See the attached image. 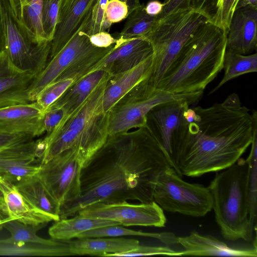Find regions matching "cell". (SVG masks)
<instances>
[{"label":"cell","mask_w":257,"mask_h":257,"mask_svg":"<svg viewBox=\"0 0 257 257\" xmlns=\"http://www.w3.org/2000/svg\"><path fill=\"white\" fill-rule=\"evenodd\" d=\"M149 78L136 86L108 112V137L146 126L148 112L159 104L182 99L195 102L203 93H172L153 86Z\"/></svg>","instance_id":"cell-9"},{"label":"cell","mask_w":257,"mask_h":257,"mask_svg":"<svg viewBox=\"0 0 257 257\" xmlns=\"http://www.w3.org/2000/svg\"><path fill=\"white\" fill-rule=\"evenodd\" d=\"M0 186L5 200L4 213L13 219L26 224H47L53 218L30 203L15 185L0 178Z\"/></svg>","instance_id":"cell-22"},{"label":"cell","mask_w":257,"mask_h":257,"mask_svg":"<svg viewBox=\"0 0 257 257\" xmlns=\"http://www.w3.org/2000/svg\"><path fill=\"white\" fill-rule=\"evenodd\" d=\"M163 8V3L158 0H151L145 6L146 13L152 16H158L162 12Z\"/></svg>","instance_id":"cell-45"},{"label":"cell","mask_w":257,"mask_h":257,"mask_svg":"<svg viewBox=\"0 0 257 257\" xmlns=\"http://www.w3.org/2000/svg\"><path fill=\"white\" fill-rule=\"evenodd\" d=\"M61 0H43L41 23L45 38L51 42L55 33Z\"/></svg>","instance_id":"cell-36"},{"label":"cell","mask_w":257,"mask_h":257,"mask_svg":"<svg viewBox=\"0 0 257 257\" xmlns=\"http://www.w3.org/2000/svg\"><path fill=\"white\" fill-rule=\"evenodd\" d=\"M191 100L182 99L159 104L147 116V125L164 150L171 167L176 171L173 159V136L185 121L184 113Z\"/></svg>","instance_id":"cell-13"},{"label":"cell","mask_w":257,"mask_h":257,"mask_svg":"<svg viewBox=\"0 0 257 257\" xmlns=\"http://www.w3.org/2000/svg\"><path fill=\"white\" fill-rule=\"evenodd\" d=\"M207 21L204 16L191 9L158 19L146 38L153 53V67L149 78L151 85L156 87L184 45Z\"/></svg>","instance_id":"cell-7"},{"label":"cell","mask_w":257,"mask_h":257,"mask_svg":"<svg viewBox=\"0 0 257 257\" xmlns=\"http://www.w3.org/2000/svg\"><path fill=\"white\" fill-rule=\"evenodd\" d=\"M108 78L78 109L64 117L51 134L41 139V164L66 150L75 149L80 152L85 165L105 143L108 137V112L103 110L102 98Z\"/></svg>","instance_id":"cell-4"},{"label":"cell","mask_w":257,"mask_h":257,"mask_svg":"<svg viewBox=\"0 0 257 257\" xmlns=\"http://www.w3.org/2000/svg\"><path fill=\"white\" fill-rule=\"evenodd\" d=\"M172 167L159 175L153 193L154 201L171 213L200 217L212 209L213 199L208 187L182 180Z\"/></svg>","instance_id":"cell-10"},{"label":"cell","mask_w":257,"mask_h":257,"mask_svg":"<svg viewBox=\"0 0 257 257\" xmlns=\"http://www.w3.org/2000/svg\"><path fill=\"white\" fill-rule=\"evenodd\" d=\"M174 133L176 171L181 178L222 171L234 164L250 145L253 123L245 106L223 102L188 108Z\"/></svg>","instance_id":"cell-2"},{"label":"cell","mask_w":257,"mask_h":257,"mask_svg":"<svg viewBox=\"0 0 257 257\" xmlns=\"http://www.w3.org/2000/svg\"><path fill=\"white\" fill-rule=\"evenodd\" d=\"M86 31V18L80 27L64 47L48 60L44 70L32 82L29 90L32 102L54 81L68 79H79L91 72L93 67L114 47L98 48L90 42Z\"/></svg>","instance_id":"cell-6"},{"label":"cell","mask_w":257,"mask_h":257,"mask_svg":"<svg viewBox=\"0 0 257 257\" xmlns=\"http://www.w3.org/2000/svg\"><path fill=\"white\" fill-rule=\"evenodd\" d=\"M226 35L207 21L184 45L156 87L175 94L203 92L223 69Z\"/></svg>","instance_id":"cell-3"},{"label":"cell","mask_w":257,"mask_h":257,"mask_svg":"<svg viewBox=\"0 0 257 257\" xmlns=\"http://www.w3.org/2000/svg\"><path fill=\"white\" fill-rule=\"evenodd\" d=\"M253 128L250 153L246 158L249 162L248 216L250 227L256 233L257 215V119L253 120Z\"/></svg>","instance_id":"cell-32"},{"label":"cell","mask_w":257,"mask_h":257,"mask_svg":"<svg viewBox=\"0 0 257 257\" xmlns=\"http://www.w3.org/2000/svg\"><path fill=\"white\" fill-rule=\"evenodd\" d=\"M65 112L60 107L47 108L44 112L43 124L47 135L51 134L64 117Z\"/></svg>","instance_id":"cell-41"},{"label":"cell","mask_w":257,"mask_h":257,"mask_svg":"<svg viewBox=\"0 0 257 257\" xmlns=\"http://www.w3.org/2000/svg\"><path fill=\"white\" fill-rule=\"evenodd\" d=\"M257 48V8L235 10L226 35V50L247 55Z\"/></svg>","instance_id":"cell-18"},{"label":"cell","mask_w":257,"mask_h":257,"mask_svg":"<svg viewBox=\"0 0 257 257\" xmlns=\"http://www.w3.org/2000/svg\"><path fill=\"white\" fill-rule=\"evenodd\" d=\"M4 223H0V224H3Z\"/></svg>","instance_id":"cell-53"},{"label":"cell","mask_w":257,"mask_h":257,"mask_svg":"<svg viewBox=\"0 0 257 257\" xmlns=\"http://www.w3.org/2000/svg\"><path fill=\"white\" fill-rule=\"evenodd\" d=\"M36 76L16 67L5 50H0V108L33 102L29 88Z\"/></svg>","instance_id":"cell-16"},{"label":"cell","mask_w":257,"mask_h":257,"mask_svg":"<svg viewBox=\"0 0 257 257\" xmlns=\"http://www.w3.org/2000/svg\"><path fill=\"white\" fill-rule=\"evenodd\" d=\"M0 255L59 256L72 255L67 241H61L54 245L32 243L0 242Z\"/></svg>","instance_id":"cell-27"},{"label":"cell","mask_w":257,"mask_h":257,"mask_svg":"<svg viewBox=\"0 0 257 257\" xmlns=\"http://www.w3.org/2000/svg\"><path fill=\"white\" fill-rule=\"evenodd\" d=\"M41 140L19 142L0 150V178L15 184L37 174L41 166Z\"/></svg>","instance_id":"cell-14"},{"label":"cell","mask_w":257,"mask_h":257,"mask_svg":"<svg viewBox=\"0 0 257 257\" xmlns=\"http://www.w3.org/2000/svg\"><path fill=\"white\" fill-rule=\"evenodd\" d=\"M43 1L18 0L23 21L39 43L48 41L45 37L41 23Z\"/></svg>","instance_id":"cell-33"},{"label":"cell","mask_w":257,"mask_h":257,"mask_svg":"<svg viewBox=\"0 0 257 257\" xmlns=\"http://www.w3.org/2000/svg\"><path fill=\"white\" fill-rule=\"evenodd\" d=\"M153 54L140 64L125 72L110 76L104 88L102 106L105 112L151 75Z\"/></svg>","instance_id":"cell-21"},{"label":"cell","mask_w":257,"mask_h":257,"mask_svg":"<svg viewBox=\"0 0 257 257\" xmlns=\"http://www.w3.org/2000/svg\"><path fill=\"white\" fill-rule=\"evenodd\" d=\"M72 255H90L114 256L115 254L136 248L138 240L125 238L87 237L67 240Z\"/></svg>","instance_id":"cell-23"},{"label":"cell","mask_w":257,"mask_h":257,"mask_svg":"<svg viewBox=\"0 0 257 257\" xmlns=\"http://www.w3.org/2000/svg\"><path fill=\"white\" fill-rule=\"evenodd\" d=\"M4 49L18 68L39 75L46 67L51 42L39 43L24 24L18 0H0Z\"/></svg>","instance_id":"cell-8"},{"label":"cell","mask_w":257,"mask_h":257,"mask_svg":"<svg viewBox=\"0 0 257 257\" xmlns=\"http://www.w3.org/2000/svg\"><path fill=\"white\" fill-rule=\"evenodd\" d=\"M105 15L111 24L120 22L128 16V6L121 0H109L106 4Z\"/></svg>","instance_id":"cell-39"},{"label":"cell","mask_w":257,"mask_h":257,"mask_svg":"<svg viewBox=\"0 0 257 257\" xmlns=\"http://www.w3.org/2000/svg\"><path fill=\"white\" fill-rule=\"evenodd\" d=\"M44 115L36 101L0 108V132L39 137L45 133Z\"/></svg>","instance_id":"cell-17"},{"label":"cell","mask_w":257,"mask_h":257,"mask_svg":"<svg viewBox=\"0 0 257 257\" xmlns=\"http://www.w3.org/2000/svg\"><path fill=\"white\" fill-rule=\"evenodd\" d=\"M239 0H219L218 9L211 23L227 35L232 15Z\"/></svg>","instance_id":"cell-37"},{"label":"cell","mask_w":257,"mask_h":257,"mask_svg":"<svg viewBox=\"0 0 257 257\" xmlns=\"http://www.w3.org/2000/svg\"><path fill=\"white\" fill-rule=\"evenodd\" d=\"M117 39L114 48L93 67L91 72L102 70L110 76H113L132 69L153 54L150 43L145 38L126 40Z\"/></svg>","instance_id":"cell-15"},{"label":"cell","mask_w":257,"mask_h":257,"mask_svg":"<svg viewBox=\"0 0 257 257\" xmlns=\"http://www.w3.org/2000/svg\"><path fill=\"white\" fill-rule=\"evenodd\" d=\"M0 204L2 206L3 208V212L5 207V200H4V194L2 191V189L0 186Z\"/></svg>","instance_id":"cell-50"},{"label":"cell","mask_w":257,"mask_h":257,"mask_svg":"<svg viewBox=\"0 0 257 257\" xmlns=\"http://www.w3.org/2000/svg\"><path fill=\"white\" fill-rule=\"evenodd\" d=\"M247 6L257 8V0H239L235 9Z\"/></svg>","instance_id":"cell-47"},{"label":"cell","mask_w":257,"mask_h":257,"mask_svg":"<svg viewBox=\"0 0 257 257\" xmlns=\"http://www.w3.org/2000/svg\"><path fill=\"white\" fill-rule=\"evenodd\" d=\"M249 172L247 159L240 157L231 166L216 173L208 188L223 237L229 241L243 239L256 246V233L250 227L248 216Z\"/></svg>","instance_id":"cell-5"},{"label":"cell","mask_w":257,"mask_h":257,"mask_svg":"<svg viewBox=\"0 0 257 257\" xmlns=\"http://www.w3.org/2000/svg\"><path fill=\"white\" fill-rule=\"evenodd\" d=\"M114 225L120 224L111 220L77 214L55 221L49 227L48 233L54 239L67 241L76 238L79 234L86 231Z\"/></svg>","instance_id":"cell-26"},{"label":"cell","mask_w":257,"mask_h":257,"mask_svg":"<svg viewBox=\"0 0 257 257\" xmlns=\"http://www.w3.org/2000/svg\"><path fill=\"white\" fill-rule=\"evenodd\" d=\"M126 18L117 38L124 40L139 37L146 38L158 20L157 16H152L146 13L143 4L134 9Z\"/></svg>","instance_id":"cell-31"},{"label":"cell","mask_w":257,"mask_h":257,"mask_svg":"<svg viewBox=\"0 0 257 257\" xmlns=\"http://www.w3.org/2000/svg\"><path fill=\"white\" fill-rule=\"evenodd\" d=\"M3 228V224H0V231Z\"/></svg>","instance_id":"cell-52"},{"label":"cell","mask_w":257,"mask_h":257,"mask_svg":"<svg viewBox=\"0 0 257 257\" xmlns=\"http://www.w3.org/2000/svg\"><path fill=\"white\" fill-rule=\"evenodd\" d=\"M91 44L95 47L101 48H108L117 41V38L106 31L100 32L89 36Z\"/></svg>","instance_id":"cell-43"},{"label":"cell","mask_w":257,"mask_h":257,"mask_svg":"<svg viewBox=\"0 0 257 257\" xmlns=\"http://www.w3.org/2000/svg\"><path fill=\"white\" fill-rule=\"evenodd\" d=\"M170 167L164 150L147 126L109 136L83 167L80 196L61 207L60 218L75 216L97 203L153 201L158 178Z\"/></svg>","instance_id":"cell-1"},{"label":"cell","mask_w":257,"mask_h":257,"mask_svg":"<svg viewBox=\"0 0 257 257\" xmlns=\"http://www.w3.org/2000/svg\"><path fill=\"white\" fill-rule=\"evenodd\" d=\"M4 48V39L0 23V50Z\"/></svg>","instance_id":"cell-51"},{"label":"cell","mask_w":257,"mask_h":257,"mask_svg":"<svg viewBox=\"0 0 257 257\" xmlns=\"http://www.w3.org/2000/svg\"><path fill=\"white\" fill-rule=\"evenodd\" d=\"M110 76L107 72L102 70L86 74L72 84L48 108L60 107L65 112L64 117L70 115L86 101L102 81Z\"/></svg>","instance_id":"cell-24"},{"label":"cell","mask_w":257,"mask_h":257,"mask_svg":"<svg viewBox=\"0 0 257 257\" xmlns=\"http://www.w3.org/2000/svg\"><path fill=\"white\" fill-rule=\"evenodd\" d=\"M96 0H61L49 59L58 53L77 32Z\"/></svg>","instance_id":"cell-19"},{"label":"cell","mask_w":257,"mask_h":257,"mask_svg":"<svg viewBox=\"0 0 257 257\" xmlns=\"http://www.w3.org/2000/svg\"><path fill=\"white\" fill-rule=\"evenodd\" d=\"M125 2L128 6V14L134 9L139 7L141 4L140 0H121Z\"/></svg>","instance_id":"cell-48"},{"label":"cell","mask_w":257,"mask_h":257,"mask_svg":"<svg viewBox=\"0 0 257 257\" xmlns=\"http://www.w3.org/2000/svg\"><path fill=\"white\" fill-rule=\"evenodd\" d=\"M161 13L157 16L161 19L177 11L190 8V0H165Z\"/></svg>","instance_id":"cell-42"},{"label":"cell","mask_w":257,"mask_h":257,"mask_svg":"<svg viewBox=\"0 0 257 257\" xmlns=\"http://www.w3.org/2000/svg\"><path fill=\"white\" fill-rule=\"evenodd\" d=\"M3 213H4L3 208L2 206L0 204V223H5L6 222L9 221L10 219H12V218L9 217H7L6 218H3Z\"/></svg>","instance_id":"cell-49"},{"label":"cell","mask_w":257,"mask_h":257,"mask_svg":"<svg viewBox=\"0 0 257 257\" xmlns=\"http://www.w3.org/2000/svg\"><path fill=\"white\" fill-rule=\"evenodd\" d=\"M14 185L30 203L51 216L54 222L60 219V205L48 192L36 174Z\"/></svg>","instance_id":"cell-25"},{"label":"cell","mask_w":257,"mask_h":257,"mask_svg":"<svg viewBox=\"0 0 257 257\" xmlns=\"http://www.w3.org/2000/svg\"><path fill=\"white\" fill-rule=\"evenodd\" d=\"M223 103L226 105L231 107H239L241 106L239 97L235 93L229 95Z\"/></svg>","instance_id":"cell-46"},{"label":"cell","mask_w":257,"mask_h":257,"mask_svg":"<svg viewBox=\"0 0 257 257\" xmlns=\"http://www.w3.org/2000/svg\"><path fill=\"white\" fill-rule=\"evenodd\" d=\"M109 0H96L87 16L86 33L91 35L102 31L108 32L111 25L106 19L105 9Z\"/></svg>","instance_id":"cell-35"},{"label":"cell","mask_w":257,"mask_h":257,"mask_svg":"<svg viewBox=\"0 0 257 257\" xmlns=\"http://www.w3.org/2000/svg\"><path fill=\"white\" fill-rule=\"evenodd\" d=\"M84 165L77 149H68L41 164L36 174L61 207L80 197L81 173Z\"/></svg>","instance_id":"cell-11"},{"label":"cell","mask_w":257,"mask_h":257,"mask_svg":"<svg viewBox=\"0 0 257 257\" xmlns=\"http://www.w3.org/2000/svg\"><path fill=\"white\" fill-rule=\"evenodd\" d=\"M77 214L111 220L125 226L163 227L167 221L164 210L154 201L140 204L127 201L97 203L80 210Z\"/></svg>","instance_id":"cell-12"},{"label":"cell","mask_w":257,"mask_h":257,"mask_svg":"<svg viewBox=\"0 0 257 257\" xmlns=\"http://www.w3.org/2000/svg\"><path fill=\"white\" fill-rule=\"evenodd\" d=\"M152 255L181 256V251H176L168 245L154 246L142 245L140 244L138 247L133 250L116 254L114 256H132Z\"/></svg>","instance_id":"cell-38"},{"label":"cell","mask_w":257,"mask_h":257,"mask_svg":"<svg viewBox=\"0 0 257 257\" xmlns=\"http://www.w3.org/2000/svg\"><path fill=\"white\" fill-rule=\"evenodd\" d=\"M219 0H190V8L212 22L218 9Z\"/></svg>","instance_id":"cell-40"},{"label":"cell","mask_w":257,"mask_h":257,"mask_svg":"<svg viewBox=\"0 0 257 257\" xmlns=\"http://www.w3.org/2000/svg\"><path fill=\"white\" fill-rule=\"evenodd\" d=\"M32 139L34 138L28 135H14L0 132V150L13 144Z\"/></svg>","instance_id":"cell-44"},{"label":"cell","mask_w":257,"mask_h":257,"mask_svg":"<svg viewBox=\"0 0 257 257\" xmlns=\"http://www.w3.org/2000/svg\"><path fill=\"white\" fill-rule=\"evenodd\" d=\"M224 70L222 80L209 94L217 91L227 81L244 74L256 72L257 54L242 55L226 50L223 63Z\"/></svg>","instance_id":"cell-28"},{"label":"cell","mask_w":257,"mask_h":257,"mask_svg":"<svg viewBox=\"0 0 257 257\" xmlns=\"http://www.w3.org/2000/svg\"><path fill=\"white\" fill-rule=\"evenodd\" d=\"M142 236L152 237L166 245H177V237L172 232L149 233L124 228L120 225H109L89 230L79 234L76 238Z\"/></svg>","instance_id":"cell-30"},{"label":"cell","mask_w":257,"mask_h":257,"mask_svg":"<svg viewBox=\"0 0 257 257\" xmlns=\"http://www.w3.org/2000/svg\"><path fill=\"white\" fill-rule=\"evenodd\" d=\"M77 80L76 79L68 78L54 81L42 90L35 101L45 112Z\"/></svg>","instance_id":"cell-34"},{"label":"cell","mask_w":257,"mask_h":257,"mask_svg":"<svg viewBox=\"0 0 257 257\" xmlns=\"http://www.w3.org/2000/svg\"><path fill=\"white\" fill-rule=\"evenodd\" d=\"M177 242L183 248L181 256H226L256 257L257 247H231L210 235L193 231L188 235L177 237Z\"/></svg>","instance_id":"cell-20"},{"label":"cell","mask_w":257,"mask_h":257,"mask_svg":"<svg viewBox=\"0 0 257 257\" xmlns=\"http://www.w3.org/2000/svg\"><path fill=\"white\" fill-rule=\"evenodd\" d=\"M46 224H26L15 219H10L3 224V227L10 232V236L9 238L0 239V242L32 243L49 245L59 244L61 241L52 238H44L38 235L37 232Z\"/></svg>","instance_id":"cell-29"}]
</instances>
